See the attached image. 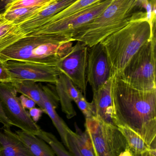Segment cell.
<instances>
[{
  "mask_svg": "<svg viewBox=\"0 0 156 156\" xmlns=\"http://www.w3.org/2000/svg\"><path fill=\"white\" fill-rule=\"evenodd\" d=\"M19 99L23 107L25 109H30L36 105V103L33 99L24 95L22 94L20 96Z\"/></svg>",
  "mask_w": 156,
  "mask_h": 156,
  "instance_id": "cell-29",
  "label": "cell"
},
{
  "mask_svg": "<svg viewBox=\"0 0 156 156\" xmlns=\"http://www.w3.org/2000/svg\"><path fill=\"white\" fill-rule=\"evenodd\" d=\"M28 113L33 121L35 123H37L40 120L42 114L44 113H45V111L41 108H38L34 107L29 109Z\"/></svg>",
  "mask_w": 156,
  "mask_h": 156,
  "instance_id": "cell-28",
  "label": "cell"
},
{
  "mask_svg": "<svg viewBox=\"0 0 156 156\" xmlns=\"http://www.w3.org/2000/svg\"><path fill=\"white\" fill-rule=\"evenodd\" d=\"M127 143L130 156H156V148H152L135 131L125 126L117 125Z\"/></svg>",
  "mask_w": 156,
  "mask_h": 156,
  "instance_id": "cell-18",
  "label": "cell"
},
{
  "mask_svg": "<svg viewBox=\"0 0 156 156\" xmlns=\"http://www.w3.org/2000/svg\"><path fill=\"white\" fill-rule=\"evenodd\" d=\"M156 33L146 19H138L105 38L101 42L111 66L112 76L119 73L132 56Z\"/></svg>",
  "mask_w": 156,
  "mask_h": 156,
  "instance_id": "cell-3",
  "label": "cell"
},
{
  "mask_svg": "<svg viewBox=\"0 0 156 156\" xmlns=\"http://www.w3.org/2000/svg\"><path fill=\"white\" fill-rule=\"evenodd\" d=\"M112 83V77L98 91L93 93L92 102L94 107L96 116L105 122L115 125L113 120Z\"/></svg>",
  "mask_w": 156,
  "mask_h": 156,
  "instance_id": "cell-14",
  "label": "cell"
},
{
  "mask_svg": "<svg viewBox=\"0 0 156 156\" xmlns=\"http://www.w3.org/2000/svg\"><path fill=\"white\" fill-rule=\"evenodd\" d=\"M85 127L95 156H130L126 140L115 125L94 116L86 119Z\"/></svg>",
  "mask_w": 156,
  "mask_h": 156,
  "instance_id": "cell-6",
  "label": "cell"
},
{
  "mask_svg": "<svg viewBox=\"0 0 156 156\" xmlns=\"http://www.w3.org/2000/svg\"><path fill=\"white\" fill-rule=\"evenodd\" d=\"M0 123H2L4 126L8 127H10L12 126L10 121L5 115L2 110L1 104H0Z\"/></svg>",
  "mask_w": 156,
  "mask_h": 156,
  "instance_id": "cell-30",
  "label": "cell"
},
{
  "mask_svg": "<svg viewBox=\"0 0 156 156\" xmlns=\"http://www.w3.org/2000/svg\"><path fill=\"white\" fill-rule=\"evenodd\" d=\"M0 156H32L10 127L0 128Z\"/></svg>",
  "mask_w": 156,
  "mask_h": 156,
  "instance_id": "cell-16",
  "label": "cell"
},
{
  "mask_svg": "<svg viewBox=\"0 0 156 156\" xmlns=\"http://www.w3.org/2000/svg\"><path fill=\"white\" fill-rule=\"evenodd\" d=\"M73 45L50 35H31L22 37L0 51V60L57 64L62 53Z\"/></svg>",
  "mask_w": 156,
  "mask_h": 156,
  "instance_id": "cell-4",
  "label": "cell"
},
{
  "mask_svg": "<svg viewBox=\"0 0 156 156\" xmlns=\"http://www.w3.org/2000/svg\"><path fill=\"white\" fill-rule=\"evenodd\" d=\"M55 85L62 111L68 119L73 118L76 116V113L73 106V102L82 94V92L63 73L59 75Z\"/></svg>",
  "mask_w": 156,
  "mask_h": 156,
  "instance_id": "cell-13",
  "label": "cell"
},
{
  "mask_svg": "<svg viewBox=\"0 0 156 156\" xmlns=\"http://www.w3.org/2000/svg\"><path fill=\"white\" fill-rule=\"evenodd\" d=\"M0 104L12 126L36 135L41 129L23 107L11 83H0Z\"/></svg>",
  "mask_w": 156,
  "mask_h": 156,
  "instance_id": "cell-9",
  "label": "cell"
},
{
  "mask_svg": "<svg viewBox=\"0 0 156 156\" xmlns=\"http://www.w3.org/2000/svg\"><path fill=\"white\" fill-rule=\"evenodd\" d=\"M51 2L40 6L27 8H20L11 10L6 11L3 13V15L6 20L12 22L14 24L17 25L23 22L34 14L40 11Z\"/></svg>",
  "mask_w": 156,
  "mask_h": 156,
  "instance_id": "cell-21",
  "label": "cell"
},
{
  "mask_svg": "<svg viewBox=\"0 0 156 156\" xmlns=\"http://www.w3.org/2000/svg\"><path fill=\"white\" fill-rule=\"evenodd\" d=\"M12 79L6 65L5 62L0 60V83H11Z\"/></svg>",
  "mask_w": 156,
  "mask_h": 156,
  "instance_id": "cell-27",
  "label": "cell"
},
{
  "mask_svg": "<svg viewBox=\"0 0 156 156\" xmlns=\"http://www.w3.org/2000/svg\"><path fill=\"white\" fill-rule=\"evenodd\" d=\"M113 120L129 128L156 148V89L141 90L112 76Z\"/></svg>",
  "mask_w": 156,
  "mask_h": 156,
  "instance_id": "cell-1",
  "label": "cell"
},
{
  "mask_svg": "<svg viewBox=\"0 0 156 156\" xmlns=\"http://www.w3.org/2000/svg\"><path fill=\"white\" fill-rule=\"evenodd\" d=\"M52 0H16L6 7V11L24 7H33L44 5Z\"/></svg>",
  "mask_w": 156,
  "mask_h": 156,
  "instance_id": "cell-26",
  "label": "cell"
},
{
  "mask_svg": "<svg viewBox=\"0 0 156 156\" xmlns=\"http://www.w3.org/2000/svg\"><path fill=\"white\" fill-rule=\"evenodd\" d=\"M16 30V25L0 14V51L13 43Z\"/></svg>",
  "mask_w": 156,
  "mask_h": 156,
  "instance_id": "cell-22",
  "label": "cell"
},
{
  "mask_svg": "<svg viewBox=\"0 0 156 156\" xmlns=\"http://www.w3.org/2000/svg\"><path fill=\"white\" fill-rule=\"evenodd\" d=\"M142 0H114L99 15L75 32L73 41H81L88 47L101 42L108 35L131 22L146 19Z\"/></svg>",
  "mask_w": 156,
  "mask_h": 156,
  "instance_id": "cell-2",
  "label": "cell"
},
{
  "mask_svg": "<svg viewBox=\"0 0 156 156\" xmlns=\"http://www.w3.org/2000/svg\"><path fill=\"white\" fill-rule=\"evenodd\" d=\"M15 133L32 156H55L51 148L37 135L21 129Z\"/></svg>",
  "mask_w": 156,
  "mask_h": 156,
  "instance_id": "cell-19",
  "label": "cell"
},
{
  "mask_svg": "<svg viewBox=\"0 0 156 156\" xmlns=\"http://www.w3.org/2000/svg\"><path fill=\"white\" fill-rule=\"evenodd\" d=\"M42 88L45 114L48 115L51 119L64 145L67 148V135L69 128L56 112V108L59 100L56 91H53L49 87L45 86L42 85Z\"/></svg>",
  "mask_w": 156,
  "mask_h": 156,
  "instance_id": "cell-15",
  "label": "cell"
},
{
  "mask_svg": "<svg viewBox=\"0 0 156 156\" xmlns=\"http://www.w3.org/2000/svg\"><path fill=\"white\" fill-rule=\"evenodd\" d=\"M6 66L13 79L30 80L37 83L55 84L61 72L55 64H44L31 62L9 60Z\"/></svg>",
  "mask_w": 156,
  "mask_h": 156,
  "instance_id": "cell-10",
  "label": "cell"
},
{
  "mask_svg": "<svg viewBox=\"0 0 156 156\" xmlns=\"http://www.w3.org/2000/svg\"><path fill=\"white\" fill-rule=\"evenodd\" d=\"M11 83L17 93L31 98L36 105L45 111L43 100L42 85L40 83H37V82L30 80L18 79H13Z\"/></svg>",
  "mask_w": 156,
  "mask_h": 156,
  "instance_id": "cell-20",
  "label": "cell"
},
{
  "mask_svg": "<svg viewBox=\"0 0 156 156\" xmlns=\"http://www.w3.org/2000/svg\"><path fill=\"white\" fill-rule=\"evenodd\" d=\"M102 1L103 0H77L71 6L55 15L50 20L61 19L72 15Z\"/></svg>",
  "mask_w": 156,
  "mask_h": 156,
  "instance_id": "cell-24",
  "label": "cell"
},
{
  "mask_svg": "<svg viewBox=\"0 0 156 156\" xmlns=\"http://www.w3.org/2000/svg\"><path fill=\"white\" fill-rule=\"evenodd\" d=\"M156 33L132 56L124 69L115 75L134 88L156 89Z\"/></svg>",
  "mask_w": 156,
  "mask_h": 156,
  "instance_id": "cell-5",
  "label": "cell"
},
{
  "mask_svg": "<svg viewBox=\"0 0 156 156\" xmlns=\"http://www.w3.org/2000/svg\"><path fill=\"white\" fill-rule=\"evenodd\" d=\"M77 0H52L40 11L23 22L16 25L13 43L44 25L55 15L71 6Z\"/></svg>",
  "mask_w": 156,
  "mask_h": 156,
  "instance_id": "cell-12",
  "label": "cell"
},
{
  "mask_svg": "<svg viewBox=\"0 0 156 156\" xmlns=\"http://www.w3.org/2000/svg\"><path fill=\"white\" fill-rule=\"evenodd\" d=\"M82 111L85 119L96 116L95 111L93 102H87L83 94H81L74 101Z\"/></svg>",
  "mask_w": 156,
  "mask_h": 156,
  "instance_id": "cell-25",
  "label": "cell"
},
{
  "mask_svg": "<svg viewBox=\"0 0 156 156\" xmlns=\"http://www.w3.org/2000/svg\"><path fill=\"white\" fill-rule=\"evenodd\" d=\"M86 77L93 93L98 91L112 77L109 61L100 43L88 48Z\"/></svg>",
  "mask_w": 156,
  "mask_h": 156,
  "instance_id": "cell-11",
  "label": "cell"
},
{
  "mask_svg": "<svg viewBox=\"0 0 156 156\" xmlns=\"http://www.w3.org/2000/svg\"><path fill=\"white\" fill-rule=\"evenodd\" d=\"M76 132L70 128L67 135V148L72 156H95L91 139L86 130L82 132L76 124Z\"/></svg>",
  "mask_w": 156,
  "mask_h": 156,
  "instance_id": "cell-17",
  "label": "cell"
},
{
  "mask_svg": "<svg viewBox=\"0 0 156 156\" xmlns=\"http://www.w3.org/2000/svg\"><path fill=\"white\" fill-rule=\"evenodd\" d=\"M113 1L103 0L72 15L51 20L26 36L50 35L62 42H73L72 38L75 32L81 26L99 16Z\"/></svg>",
  "mask_w": 156,
  "mask_h": 156,
  "instance_id": "cell-7",
  "label": "cell"
},
{
  "mask_svg": "<svg viewBox=\"0 0 156 156\" xmlns=\"http://www.w3.org/2000/svg\"><path fill=\"white\" fill-rule=\"evenodd\" d=\"M37 136L43 140L51 148L55 155L58 156H72L64 145L52 133L41 129Z\"/></svg>",
  "mask_w": 156,
  "mask_h": 156,
  "instance_id": "cell-23",
  "label": "cell"
},
{
  "mask_svg": "<svg viewBox=\"0 0 156 156\" xmlns=\"http://www.w3.org/2000/svg\"><path fill=\"white\" fill-rule=\"evenodd\" d=\"M16 0H0V14L5 12L6 8L8 5Z\"/></svg>",
  "mask_w": 156,
  "mask_h": 156,
  "instance_id": "cell-31",
  "label": "cell"
},
{
  "mask_svg": "<svg viewBox=\"0 0 156 156\" xmlns=\"http://www.w3.org/2000/svg\"><path fill=\"white\" fill-rule=\"evenodd\" d=\"M88 48L84 43L77 41L61 54L56 64L61 73L71 80L85 97L87 83L86 71Z\"/></svg>",
  "mask_w": 156,
  "mask_h": 156,
  "instance_id": "cell-8",
  "label": "cell"
}]
</instances>
